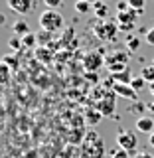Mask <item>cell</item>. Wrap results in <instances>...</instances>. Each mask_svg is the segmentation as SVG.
<instances>
[{"label":"cell","instance_id":"1","mask_svg":"<svg viewBox=\"0 0 154 158\" xmlns=\"http://www.w3.org/2000/svg\"><path fill=\"white\" fill-rule=\"evenodd\" d=\"M40 22V28L44 30V32H57V30L63 28V24H65V20H63V16L57 12V10H44L42 14H40L38 18Z\"/></svg>","mask_w":154,"mask_h":158},{"label":"cell","instance_id":"2","mask_svg":"<svg viewBox=\"0 0 154 158\" xmlns=\"http://www.w3.org/2000/svg\"><path fill=\"white\" fill-rule=\"evenodd\" d=\"M117 144H119V148L127 150L128 154H135L136 148H138L136 132L127 131V128H119V131H117Z\"/></svg>","mask_w":154,"mask_h":158},{"label":"cell","instance_id":"3","mask_svg":"<svg viewBox=\"0 0 154 158\" xmlns=\"http://www.w3.org/2000/svg\"><path fill=\"white\" fill-rule=\"evenodd\" d=\"M95 109L99 113H101L103 117H111V115H115V109H117V93L113 91H107L105 93V97L101 99V101H97V105Z\"/></svg>","mask_w":154,"mask_h":158},{"label":"cell","instance_id":"4","mask_svg":"<svg viewBox=\"0 0 154 158\" xmlns=\"http://www.w3.org/2000/svg\"><path fill=\"white\" fill-rule=\"evenodd\" d=\"M117 32H119V28L115 26V24H111V22L99 24V26L95 28L97 38H101L103 42H115V40H117Z\"/></svg>","mask_w":154,"mask_h":158},{"label":"cell","instance_id":"5","mask_svg":"<svg viewBox=\"0 0 154 158\" xmlns=\"http://www.w3.org/2000/svg\"><path fill=\"white\" fill-rule=\"evenodd\" d=\"M8 8L14 10V12L20 14V16H26V14L32 12L34 2L32 0H8Z\"/></svg>","mask_w":154,"mask_h":158},{"label":"cell","instance_id":"6","mask_svg":"<svg viewBox=\"0 0 154 158\" xmlns=\"http://www.w3.org/2000/svg\"><path fill=\"white\" fill-rule=\"evenodd\" d=\"M113 91L117 93V97H121V99H128L131 103L138 101V93H136V91H135V89H132L131 85H123V83H115Z\"/></svg>","mask_w":154,"mask_h":158},{"label":"cell","instance_id":"7","mask_svg":"<svg viewBox=\"0 0 154 158\" xmlns=\"http://www.w3.org/2000/svg\"><path fill=\"white\" fill-rule=\"evenodd\" d=\"M135 128H136V132H142V135H148L150 136L152 132H154V118L152 117H138L136 118V123H135Z\"/></svg>","mask_w":154,"mask_h":158},{"label":"cell","instance_id":"8","mask_svg":"<svg viewBox=\"0 0 154 158\" xmlns=\"http://www.w3.org/2000/svg\"><path fill=\"white\" fill-rule=\"evenodd\" d=\"M103 57H101V53H95V52H91V53H87L85 57H83V65H85V71H97L99 67L103 65Z\"/></svg>","mask_w":154,"mask_h":158},{"label":"cell","instance_id":"9","mask_svg":"<svg viewBox=\"0 0 154 158\" xmlns=\"http://www.w3.org/2000/svg\"><path fill=\"white\" fill-rule=\"evenodd\" d=\"M111 77L115 79V83H123V85H131L135 75H132L131 67H127L125 71H119V73H111Z\"/></svg>","mask_w":154,"mask_h":158},{"label":"cell","instance_id":"10","mask_svg":"<svg viewBox=\"0 0 154 158\" xmlns=\"http://www.w3.org/2000/svg\"><path fill=\"white\" fill-rule=\"evenodd\" d=\"M136 18H138V12L132 8H128L127 12H117L119 24H136Z\"/></svg>","mask_w":154,"mask_h":158},{"label":"cell","instance_id":"11","mask_svg":"<svg viewBox=\"0 0 154 158\" xmlns=\"http://www.w3.org/2000/svg\"><path fill=\"white\" fill-rule=\"evenodd\" d=\"M12 32L16 34V36H26V34H30V26H28V22L26 20H16V22L12 24Z\"/></svg>","mask_w":154,"mask_h":158},{"label":"cell","instance_id":"12","mask_svg":"<svg viewBox=\"0 0 154 158\" xmlns=\"http://www.w3.org/2000/svg\"><path fill=\"white\" fill-rule=\"evenodd\" d=\"M144 109H148V103L135 101L131 105V113H132V115H138V117H144Z\"/></svg>","mask_w":154,"mask_h":158},{"label":"cell","instance_id":"13","mask_svg":"<svg viewBox=\"0 0 154 158\" xmlns=\"http://www.w3.org/2000/svg\"><path fill=\"white\" fill-rule=\"evenodd\" d=\"M101 118H103V115L97 111V109H95V111H87V125L89 127H95Z\"/></svg>","mask_w":154,"mask_h":158},{"label":"cell","instance_id":"14","mask_svg":"<svg viewBox=\"0 0 154 158\" xmlns=\"http://www.w3.org/2000/svg\"><path fill=\"white\" fill-rule=\"evenodd\" d=\"M75 12L77 14H89V10H91V4L87 2V0H75Z\"/></svg>","mask_w":154,"mask_h":158},{"label":"cell","instance_id":"15","mask_svg":"<svg viewBox=\"0 0 154 158\" xmlns=\"http://www.w3.org/2000/svg\"><path fill=\"white\" fill-rule=\"evenodd\" d=\"M93 6H95V16H97V18H105L107 14H109L107 2H101V0H99L97 4H93Z\"/></svg>","mask_w":154,"mask_h":158},{"label":"cell","instance_id":"16","mask_svg":"<svg viewBox=\"0 0 154 158\" xmlns=\"http://www.w3.org/2000/svg\"><path fill=\"white\" fill-rule=\"evenodd\" d=\"M127 46H128V52L135 53L136 49L140 48V38H136V36H128V38H127Z\"/></svg>","mask_w":154,"mask_h":158},{"label":"cell","instance_id":"17","mask_svg":"<svg viewBox=\"0 0 154 158\" xmlns=\"http://www.w3.org/2000/svg\"><path fill=\"white\" fill-rule=\"evenodd\" d=\"M142 77H144L146 83H154V65H144L142 67Z\"/></svg>","mask_w":154,"mask_h":158},{"label":"cell","instance_id":"18","mask_svg":"<svg viewBox=\"0 0 154 158\" xmlns=\"http://www.w3.org/2000/svg\"><path fill=\"white\" fill-rule=\"evenodd\" d=\"M131 87L135 89L136 93H140L142 89L146 87V81H144V77H142V75H138V77H135V79H132V83H131Z\"/></svg>","mask_w":154,"mask_h":158},{"label":"cell","instance_id":"19","mask_svg":"<svg viewBox=\"0 0 154 158\" xmlns=\"http://www.w3.org/2000/svg\"><path fill=\"white\" fill-rule=\"evenodd\" d=\"M128 6H131L132 10H136L138 14H142L144 8H146V0H128Z\"/></svg>","mask_w":154,"mask_h":158},{"label":"cell","instance_id":"20","mask_svg":"<svg viewBox=\"0 0 154 158\" xmlns=\"http://www.w3.org/2000/svg\"><path fill=\"white\" fill-rule=\"evenodd\" d=\"M36 42H38V38L34 36L32 32L26 34V36H22V44H24V48H34V46H36Z\"/></svg>","mask_w":154,"mask_h":158},{"label":"cell","instance_id":"21","mask_svg":"<svg viewBox=\"0 0 154 158\" xmlns=\"http://www.w3.org/2000/svg\"><path fill=\"white\" fill-rule=\"evenodd\" d=\"M113 59H115V61H119V63H128V53L127 52H121V49H117L115 53H113Z\"/></svg>","mask_w":154,"mask_h":158},{"label":"cell","instance_id":"22","mask_svg":"<svg viewBox=\"0 0 154 158\" xmlns=\"http://www.w3.org/2000/svg\"><path fill=\"white\" fill-rule=\"evenodd\" d=\"M44 4H46V10H57L63 4V0H44Z\"/></svg>","mask_w":154,"mask_h":158},{"label":"cell","instance_id":"23","mask_svg":"<svg viewBox=\"0 0 154 158\" xmlns=\"http://www.w3.org/2000/svg\"><path fill=\"white\" fill-rule=\"evenodd\" d=\"M10 48L16 52V49H24V44H22V38H10Z\"/></svg>","mask_w":154,"mask_h":158},{"label":"cell","instance_id":"24","mask_svg":"<svg viewBox=\"0 0 154 158\" xmlns=\"http://www.w3.org/2000/svg\"><path fill=\"white\" fill-rule=\"evenodd\" d=\"M4 63H6L8 67H12V69H18V59L16 57H12V56H4V59H2Z\"/></svg>","mask_w":154,"mask_h":158},{"label":"cell","instance_id":"25","mask_svg":"<svg viewBox=\"0 0 154 158\" xmlns=\"http://www.w3.org/2000/svg\"><path fill=\"white\" fill-rule=\"evenodd\" d=\"M111 158H131V154L127 150H123V148H117V150L111 152Z\"/></svg>","mask_w":154,"mask_h":158},{"label":"cell","instance_id":"26","mask_svg":"<svg viewBox=\"0 0 154 158\" xmlns=\"http://www.w3.org/2000/svg\"><path fill=\"white\" fill-rule=\"evenodd\" d=\"M85 77H87V81L89 83H99V75H97V71H85Z\"/></svg>","mask_w":154,"mask_h":158},{"label":"cell","instance_id":"27","mask_svg":"<svg viewBox=\"0 0 154 158\" xmlns=\"http://www.w3.org/2000/svg\"><path fill=\"white\" fill-rule=\"evenodd\" d=\"M49 40H52V32H44V30H42V34L38 36V42L46 44V42H49Z\"/></svg>","mask_w":154,"mask_h":158},{"label":"cell","instance_id":"28","mask_svg":"<svg viewBox=\"0 0 154 158\" xmlns=\"http://www.w3.org/2000/svg\"><path fill=\"white\" fill-rule=\"evenodd\" d=\"M144 40H146V44H148V46H154V28L148 30V34L144 36Z\"/></svg>","mask_w":154,"mask_h":158},{"label":"cell","instance_id":"29","mask_svg":"<svg viewBox=\"0 0 154 158\" xmlns=\"http://www.w3.org/2000/svg\"><path fill=\"white\" fill-rule=\"evenodd\" d=\"M135 24H119V32H132Z\"/></svg>","mask_w":154,"mask_h":158},{"label":"cell","instance_id":"30","mask_svg":"<svg viewBox=\"0 0 154 158\" xmlns=\"http://www.w3.org/2000/svg\"><path fill=\"white\" fill-rule=\"evenodd\" d=\"M135 158H154V156L150 154V152H138V154H136Z\"/></svg>","mask_w":154,"mask_h":158},{"label":"cell","instance_id":"31","mask_svg":"<svg viewBox=\"0 0 154 158\" xmlns=\"http://www.w3.org/2000/svg\"><path fill=\"white\" fill-rule=\"evenodd\" d=\"M148 113H150V115H154V101L148 103Z\"/></svg>","mask_w":154,"mask_h":158},{"label":"cell","instance_id":"32","mask_svg":"<svg viewBox=\"0 0 154 158\" xmlns=\"http://www.w3.org/2000/svg\"><path fill=\"white\" fill-rule=\"evenodd\" d=\"M148 144H150V146L154 148V132H152V135H150V136H148Z\"/></svg>","mask_w":154,"mask_h":158},{"label":"cell","instance_id":"33","mask_svg":"<svg viewBox=\"0 0 154 158\" xmlns=\"http://www.w3.org/2000/svg\"><path fill=\"white\" fill-rule=\"evenodd\" d=\"M150 93L154 95V83H150Z\"/></svg>","mask_w":154,"mask_h":158},{"label":"cell","instance_id":"34","mask_svg":"<svg viewBox=\"0 0 154 158\" xmlns=\"http://www.w3.org/2000/svg\"><path fill=\"white\" fill-rule=\"evenodd\" d=\"M87 2H89V4H97L99 0H87Z\"/></svg>","mask_w":154,"mask_h":158},{"label":"cell","instance_id":"35","mask_svg":"<svg viewBox=\"0 0 154 158\" xmlns=\"http://www.w3.org/2000/svg\"><path fill=\"white\" fill-rule=\"evenodd\" d=\"M101 2H107V0H101Z\"/></svg>","mask_w":154,"mask_h":158},{"label":"cell","instance_id":"36","mask_svg":"<svg viewBox=\"0 0 154 158\" xmlns=\"http://www.w3.org/2000/svg\"><path fill=\"white\" fill-rule=\"evenodd\" d=\"M152 65H154V59H152Z\"/></svg>","mask_w":154,"mask_h":158}]
</instances>
